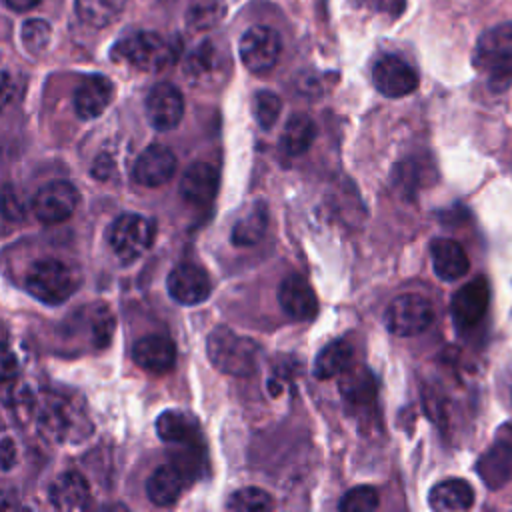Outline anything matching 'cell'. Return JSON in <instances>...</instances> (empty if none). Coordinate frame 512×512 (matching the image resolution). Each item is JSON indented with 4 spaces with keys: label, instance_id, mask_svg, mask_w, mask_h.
I'll return each instance as SVG.
<instances>
[{
    "label": "cell",
    "instance_id": "1",
    "mask_svg": "<svg viewBox=\"0 0 512 512\" xmlns=\"http://www.w3.org/2000/svg\"><path fill=\"white\" fill-rule=\"evenodd\" d=\"M206 352L212 366L230 376H248L256 370L260 358V346L236 334L226 326H218L208 334Z\"/></svg>",
    "mask_w": 512,
    "mask_h": 512
},
{
    "label": "cell",
    "instance_id": "2",
    "mask_svg": "<svg viewBox=\"0 0 512 512\" xmlns=\"http://www.w3.org/2000/svg\"><path fill=\"white\" fill-rule=\"evenodd\" d=\"M474 66L494 88L512 84V22L492 26L478 38Z\"/></svg>",
    "mask_w": 512,
    "mask_h": 512
},
{
    "label": "cell",
    "instance_id": "3",
    "mask_svg": "<svg viewBox=\"0 0 512 512\" xmlns=\"http://www.w3.org/2000/svg\"><path fill=\"white\" fill-rule=\"evenodd\" d=\"M112 54L138 70L160 72L178 58V44L158 32L140 30L122 38Z\"/></svg>",
    "mask_w": 512,
    "mask_h": 512
},
{
    "label": "cell",
    "instance_id": "4",
    "mask_svg": "<svg viewBox=\"0 0 512 512\" xmlns=\"http://www.w3.org/2000/svg\"><path fill=\"white\" fill-rule=\"evenodd\" d=\"M80 284V274L58 258H40L26 272L28 292L44 304H62Z\"/></svg>",
    "mask_w": 512,
    "mask_h": 512
},
{
    "label": "cell",
    "instance_id": "5",
    "mask_svg": "<svg viewBox=\"0 0 512 512\" xmlns=\"http://www.w3.org/2000/svg\"><path fill=\"white\" fill-rule=\"evenodd\" d=\"M432 320L434 308L420 294H400L388 304L384 312V324L388 332L402 338L422 334L430 328Z\"/></svg>",
    "mask_w": 512,
    "mask_h": 512
},
{
    "label": "cell",
    "instance_id": "6",
    "mask_svg": "<svg viewBox=\"0 0 512 512\" xmlns=\"http://www.w3.org/2000/svg\"><path fill=\"white\" fill-rule=\"evenodd\" d=\"M154 240V224L140 214H122L110 228V248L122 262L142 256Z\"/></svg>",
    "mask_w": 512,
    "mask_h": 512
},
{
    "label": "cell",
    "instance_id": "7",
    "mask_svg": "<svg viewBox=\"0 0 512 512\" xmlns=\"http://www.w3.org/2000/svg\"><path fill=\"white\" fill-rule=\"evenodd\" d=\"M282 50V42L276 30L268 28V26H252L248 28L238 44V54L242 64L254 72V74H262L274 68V64L278 62Z\"/></svg>",
    "mask_w": 512,
    "mask_h": 512
},
{
    "label": "cell",
    "instance_id": "8",
    "mask_svg": "<svg viewBox=\"0 0 512 512\" xmlns=\"http://www.w3.org/2000/svg\"><path fill=\"white\" fill-rule=\"evenodd\" d=\"M476 470L488 488H500L512 480V424L498 428L492 446L480 456Z\"/></svg>",
    "mask_w": 512,
    "mask_h": 512
},
{
    "label": "cell",
    "instance_id": "9",
    "mask_svg": "<svg viewBox=\"0 0 512 512\" xmlns=\"http://www.w3.org/2000/svg\"><path fill=\"white\" fill-rule=\"evenodd\" d=\"M372 82L380 94L388 98H402L418 88V74L400 56L386 54L376 60L372 68Z\"/></svg>",
    "mask_w": 512,
    "mask_h": 512
},
{
    "label": "cell",
    "instance_id": "10",
    "mask_svg": "<svg viewBox=\"0 0 512 512\" xmlns=\"http://www.w3.org/2000/svg\"><path fill=\"white\" fill-rule=\"evenodd\" d=\"M78 206V190L64 180H54L38 190L32 208L34 216L44 224L68 220Z\"/></svg>",
    "mask_w": 512,
    "mask_h": 512
},
{
    "label": "cell",
    "instance_id": "11",
    "mask_svg": "<svg viewBox=\"0 0 512 512\" xmlns=\"http://www.w3.org/2000/svg\"><path fill=\"white\" fill-rule=\"evenodd\" d=\"M488 302H490V288L484 276H478L466 282L452 296L450 312H452L454 326H458L460 330H468L476 326L484 318L488 310Z\"/></svg>",
    "mask_w": 512,
    "mask_h": 512
},
{
    "label": "cell",
    "instance_id": "12",
    "mask_svg": "<svg viewBox=\"0 0 512 512\" xmlns=\"http://www.w3.org/2000/svg\"><path fill=\"white\" fill-rule=\"evenodd\" d=\"M166 286H168V294L184 306L200 304L212 292V282L208 274L200 266L188 264V262L172 268V272L168 274Z\"/></svg>",
    "mask_w": 512,
    "mask_h": 512
},
{
    "label": "cell",
    "instance_id": "13",
    "mask_svg": "<svg viewBox=\"0 0 512 512\" xmlns=\"http://www.w3.org/2000/svg\"><path fill=\"white\" fill-rule=\"evenodd\" d=\"M184 114V98L180 90L168 82L156 84L146 98V116L156 130L176 128Z\"/></svg>",
    "mask_w": 512,
    "mask_h": 512
},
{
    "label": "cell",
    "instance_id": "14",
    "mask_svg": "<svg viewBox=\"0 0 512 512\" xmlns=\"http://www.w3.org/2000/svg\"><path fill=\"white\" fill-rule=\"evenodd\" d=\"M278 302L284 314L292 320H312L318 312V300L314 290L310 288L308 280L298 274H290L280 282Z\"/></svg>",
    "mask_w": 512,
    "mask_h": 512
},
{
    "label": "cell",
    "instance_id": "15",
    "mask_svg": "<svg viewBox=\"0 0 512 512\" xmlns=\"http://www.w3.org/2000/svg\"><path fill=\"white\" fill-rule=\"evenodd\" d=\"M176 156L170 148L162 144L148 146L134 164V178L142 186L156 188L166 184L176 172Z\"/></svg>",
    "mask_w": 512,
    "mask_h": 512
},
{
    "label": "cell",
    "instance_id": "16",
    "mask_svg": "<svg viewBox=\"0 0 512 512\" xmlns=\"http://www.w3.org/2000/svg\"><path fill=\"white\" fill-rule=\"evenodd\" d=\"M134 362L152 374L170 372L176 364V346L168 336L150 334L140 338L132 348Z\"/></svg>",
    "mask_w": 512,
    "mask_h": 512
},
{
    "label": "cell",
    "instance_id": "17",
    "mask_svg": "<svg viewBox=\"0 0 512 512\" xmlns=\"http://www.w3.org/2000/svg\"><path fill=\"white\" fill-rule=\"evenodd\" d=\"M218 190V172L208 162H194L180 180V194L190 206H208Z\"/></svg>",
    "mask_w": 512,
    "mask_h": 512
},
{
    "label": "cell",
    "instance_id": "18",
    "mask_svg": "<svg viewBox=\"0 0 512 512\" xmlns=\"http://www.w3.org/2000/svg\"><path fill=\"white\" fill-rule=\"evenodd\" d=\"M114 86L106 76H88L80 82L74 92V108L76 114L84 120L100 116L108 104L112 102Z\"/></svg>",
    "mask_w": 512,
    "mask_h": 512
},
{
    "label": "cell",
    "instance_id": "19",
    "mask_svg": "<svg viewBox=\"0 0 512 512\" xmlns=\"http://www.w3.org/2000/svg\"><path fill=\"white\" fill-rule=\"evenodd\" d=\"M430 258L436 276L446 282L462 278L470 268L464 248L452 238H434L430 242Z\"/></svg>",
    "mask_w": 512,
    "mask_h": 512
},
{
    "label": "cell",
    "instance_id": "20",
    "mask_svg": "<svg viewBox=\"0 0 512 512\" xmlns=\"http://www.w3.org/2000/svg\"><path fill=\"white\" fill-rule=\"evenodd\" d=\"M428 504L436 512H464L474 504V490L462 478H446L432 486Z\"/></svg>",
    "mask_w": 512,
    "mask_h": 512
},
{
    "label": "cell",
    "instance_id": "21",
    "mask_svg": "<svg viewBox=\"0 0 512 512\" xmlns=\"http://www.w3.org/2000/svg\"><path fill=\"white\" fill-rule=\"evenodd\" d=\"M50 502L58 510H84L90 506L88 482L78 472L60 474L50 486Z\"/></svg>",
    "mask_w": 512,
    "mask_h": 512
},
{
    "label": "cell",
    "instance_id": "22",
    "mask_svg": "<svg viewBox=\"0 0 512 512\" xmlns=\"http://www.w3.org/2000/svg\"><path fill=\"white\" fill-rule=\"evenodd\" d=\"M80 412L72 402L66 398H50L42 408V426L46 434L54 436L56 440H66L68 434L80 430Z\"/></svg>",
    "mask_w": 512,
    "mask_h": 512
},
{
    "label": "cell",
    "instance_id": "23",
    "mask_svg": "<svg viewBox=\"0 0 512 512\" xmlns=\"http://www.w3.org/2000/svg\"><path fill=\"white\" fill-rule=\"evenodd\" d=\"M184 484L186 476L182 470L176 464H166L150 474L146 482V494L156 506H170L178 500Z\"/></svg>",
    "mask_w": 512,
    "mask_h": 512
},
{
    "label": "cell",
    "instance_id": "24",
    "mask_svg": "<svg viewBox=\"0 0 512 512\" xmlns=\"http://www.w3.org/2000/svg\"><path fill=\"white\" fill-rule=\"evenodd\" d=\"M156 432L164 442L194 444L200 436V426L194 416L180 410H166L156 420Z\"/></svg>",
    "mask_w": 512,
    "mask_h": 512
},
{
    "label": "cell",
    "instance_id": "25",
    "mask_svg": "<svg viewBox=\"0 0 512 512\" xmlns=\"http://www.w3.org/2000/svg\"><path fill=\"white\" fill-rule=\"evenodd\" d=\"M222 52L212 40L200 42L184 60V74L190 82H204L222 68Z\"/></svg>",
    "mask_w": 512,
    "mask_h": 512
},
{
    "label": "cell",
    "instance_id": "26",
    "mask_svg": "<svg viewBox=\"0 0 512 512\" xmlns=\"http://www.w3.org/2000/svg\"><path fill=\"white\" fill-rule=\"evenodd\" d=\"M352 356L354 350L348 340H332L318 352L314 360V376L318 380H328L342 374L346 368H350Z\"/></svg>",
    "mask_w": 512,
    "mask_h": 512
},
{
    "label": "cell",
    "instance_id": "27",
    "mask_svg": "<svg viewBox=\"0 0 512 512\" xmlns=\"http://www.w3.org/2000/svg\"><path fill=\"white\" fill-rule=\"evenodd\" d=\"M316 136V126L308 114H292L282 130V148L288 156L304 154Z\"/></svg>",
    "mask_w": 512,
    "mask_h": 512
},
{
    "label": "cell",
    "instance_id": "28",
    "mask_svg": "<svg viewBox=\"0 0 512 512\" xmlns=\"http://www.w3.org/2000/svg\"><path fill=\"white\" fill-rule=\"evenodd\" d=\"M340 394L348 404L366 406L376 398L374 376L366 368H346L340 380Z\"/></svg>",
    "mask_w": 512,
    "mask_h": 512
},
{
    "label": "cell",
    "instance_id": "29",
    "mask_svg": "<svg viewBox=\"0 0 512 512\" xmlns=\"http://www.w3.org/2000/svg\"><path fill=\"white\" fill-rule=\"evenodd\" d=\"M268 228L266 204H256L246 216H242L232 228V242L236 246H252L262 240Z\"/></svg>",
    "mask_w": 512,
    "mask_h": 512
},
{
    "label": "cell",
    "instance_id": "30",
    "mask_svg": "<svg viewBox=\"0 0 512 512\" xmlns=\"http://www.w3.org/2000/svg\"><path fill=\"white\" fill-rule=\"evenodd\" d=\"M126 6V0H76L78 16L90 26H106L114 22Z\"/></svg>",
    "mask_w": 512,
    "mask_h": 512
},
{
    "label": "cell",
    "instance_id": "31",
    "mask_svg": "<svg viewBox=\"0 0 512 512\" xmlns=\"http://www.w3.org/2000/svg\"><path fill=\"white\" fill-rule=\"evenodd\" d=\"M226 8L222 0H190L188 10H186V22L194 30H206L216 26Z\"/></svg>",
    "mask_w": 512,
    "mask_h": 512
},
{
    "label": "cell",
    "instance_id": "32",
    "mask_svg": "<svg viewBox=\"0 0 512 512\" xmlns=\"http://www.w3.org/2000/svg\"><path fill=\"white\" fill-rule=\"evenodd\" d=\"M272 506H274L272 496L266 490L254 488V486L236 490L226 502V508L234 512H266Z\"/></svg>",
    "mask_w": 512,
    "mask_h": 512
},
{
    "label": "cell",
    "instance_id": "33",
    "mask_svg": "<svg viewBox=\"0 0 512 512\" xmlns=\"http://www.w3.org/2000/svg\"><path fill=\"white\" fill-rule=\"evenodd\" d=\"M378 504H380V498L372 486H356L342 496L338 510H342V512H372L378 508Z\"/></svg>",
    "mask_w": 512,
    "mask_h": 512
},
{
    "label": "cell",
    "instance_id": "34",
    "mask_svg": "<svg viewBox=\"0 0 512 512\" xmlns=\"http://www.w3.org/2000/svg\"><path fill=\"white\" fill-rule=\"evenodd\" d=\"M20 36H22L24 48H26L30 54H40V52L48 46V42H50L52 28H50L48 22L34 18V20H26V22H24Z\"/></svg>",
    "mask_w": 512,
    "mask_h": 512
},
{
    "label": "cell",
    "instance_id": "35",
    "mask_svg": "<svg viewBox=\"0 0 512 512\" xmlns=\"http://www.w3.org/2000/svg\"><path fill=\"white\" fill-rule=\"evenodd\" d=\"M280 110H282V100L274 92H270V90L256 92V96H254V116H256V122H258L260 128L268 130L278 120Z\"/></svg>",
    "mask_w": 512,
    "mask_h": 512
},
{
    "label": "cell",
    "instance_id": "36",
    "mask_svg": "<svg viewBox=\"0 0 512 512\" xmlns=\"http://www.w3.org/2000/svg\"><path fill=\"white\" fill-rule=\"evenodd\" d=\"M16 372H18V360L14 352L6 344H0V386L14 380Z\"/></svg>",
    "mask_w": 512,
    "mask_h": 512
},
{
    "label": "cell",
    "instance_id": "37",
    "mask_svg": "<svg viewBox=\"0 0 512 512\" xmlns=\"http://www.w3.org/2000/svg\"><path fill=\"white\" fill-rule=\"evenodd\" d=\"M14 94H16V84L12 76L6 72H0V110H4L12 102Z\"/></svg>",
    "mask_w": 512,
    "mask_h": 512
},
{
    "label": "cell",
    "instance_id": "38",
    "mask_svg": "<svg viewBox=\"0 0 512 512\" xmlns=\"http://www.w3.org/2000/svg\"><path fill=\"white\" fill-rule=\"evenodd\" d=\"M16 460V448H14V442L10 438H4L0 442V466L2 468H10Z\"/></svg>",
    "mask_w": 512,
    "mask_h": 512
},
{
    "label": "cell",
    "instance_id": "39",
    "mask_svg": "<svg viewBox=\"0 0 512 512\" xmlns=\"http://www.w3.org/2000/svg\"><path fill=\"white\" fill-rule=\"evenodd\" d=\"M42 0H4V4L10 8V10H16V12H26L34 6H38Z\"/></svg>",
    "mask_w": 512,
    "mask_h": 512
}]
</instances>
